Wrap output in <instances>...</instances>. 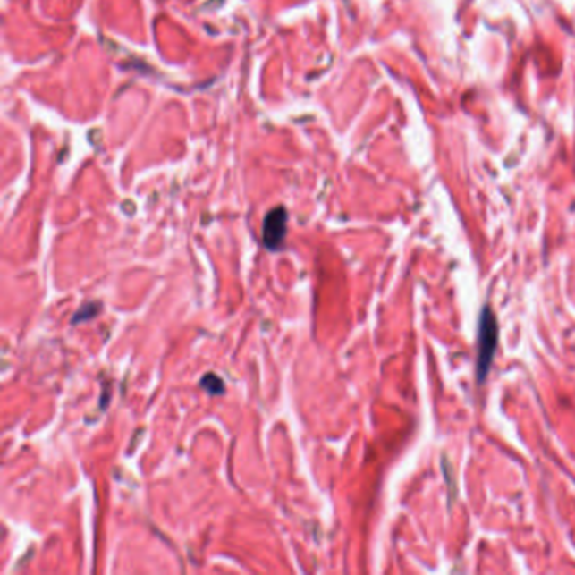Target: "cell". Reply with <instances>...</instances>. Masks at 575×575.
<instances>
[{
  "label": "cell",
  "mask_w": 575,
  "mask_h": 575,
  "mask_svg": "<svg viewBox=\"0 0 575 575\" xmlns=\"http://www.w3.org/2000/svg\"><path fill=\"white\" fill-rule=\"evenodd\" d=\"M500 341V326L495 310L485 306L479 316L478 326V359H476V378L478 384H483L489 375L493 358L498 350Z\"/></svg>",
  "instance_id": "cell-1"
},
{
  "label": "cell",
  "mask_w": 575,
  "mask_h": 575,
  "mask_svg": "<svg viewBox=\"0 0 575 575\" xmlns=\"http://www.w3.org/2000/svg\"><path fill=\"white\" fill-rule=\"evenodd\" d=\"M199 385L209 395H223L224 393V382L215 373L205 375Z\"/></svg>",
  "instance_id": "cell-3"
},
{
  "label": "cell",
  "mask_w": 575,
  "mask_h": 575,
  "mask_svg": "<svg viewBox=\"0 0 575 575\" xmlns=\"http://www.w3.org/2000/svg\"><path fill=\"white\" fill-rule=\"evenodd\" d=\"M287 232V211L285 207H274L264 220V243L268 250H279Z\"/></svg>",
  "instance_id": "cell-2"
},
{
  "label": "cell",
  "mask_w": 575,
  "mask_h": 575,
  "mask_svg": "<svg viewBox=\"0 0 575 575\" xmlns=\"http://www.w3.org/2000/svg\"><path fill=\"white\" fill-rule=\"evenodd\" d=\"M100 304H95V302H89L85 306H81L80 309L76 310V314L73 316V325H78V323H85V321H89L93 319L98 312H100Z\"/></svg>",
  "instance_id": "cell-4"
}]
</instances>
